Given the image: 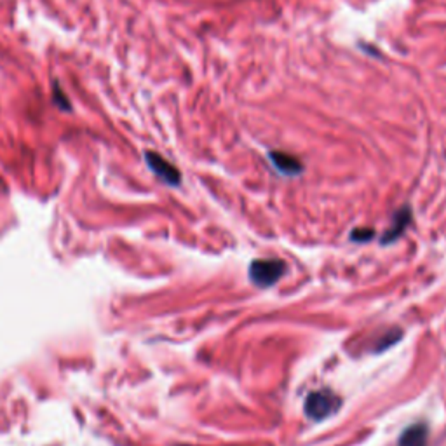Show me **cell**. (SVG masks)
<instances>
[{
	"instance_id": "1",
	"label": "cell",
	"mask_w": 446,
	"mask_h": 446,
	"mask_svg": "<svg viewBox=\"0 0 446 446\" xmlns=\"http://www.w3.org/2000/svg\"><path fill=\"white\" fill-rule=\"evenodd\" d=\"M342 406V399L339 396L331 392V390H316L310 392L305 399V415L309 416L310 421H324L328 416H331L333 413L339 412V408Z\"/></svg>"
},
{
	"instance_id": "2",
	"label": "cell",
	"mask_w": 446,
	"mask_h": 446,
	"mask_svg": "<svg viewBox=\"0 0 446 446\" xmlns=\"http://www.w3.org/2000/svg\"><path fill=\"white\" fill-rule=\"evenodd\" d=\"M284 264L281 260H255L249 267V279L258 288H270L284 274Z\"/></svg>"
},
{
	"instance_id": "3",
	"label": "cell",
	"mask_w": 446,
	"mask_h": 446,
	"mask_svg": "<svg viewBox=\"0 0 446 446\" xmlns=\"http://www.w3.org/2000/svg\"><path fill=\"white\" fill-rule=\"evenodd\" d=\"M145 160L157 178H160L164 183H167V185H173V187L180 185L182 175H180L178 169H176V167L173 166L169 160H166L162 156H159L157 152H147Z\"/></svg>"
},
{
	"instance_id": "4",
	"label": "cell",
	"mask_w": 446,
	"mask_h": 446,
	"mask_svg": "<svg viewBox=\"0 0 446 446\" xmlns=\"http://www.w3.org/2000/svg\"><path fill=\"white\" fill-rule=\"evenodd\" d=\"M268 157H270V160H272V164L275 166V169L286 176L300 175L301 169H304L300 160L286 152H270V156Z\"/></svg>"
},
{
	"instance_id": "5",
	"label": "cell",
	"mask_w": 446,
	"mask_h": 446,
	"mask_svg": "<svg viewBox=\"0 0 446 446\" xmlns=\"http://www.w3.org/2000/svg\"><path fill=\"white\" fill-rule=\"evenodd\" d=\"M429 431L424 424L410 425L399 438L398 446H427Z\"/></svg>"
},
{
	"instance_id": "6",
	"label": "cell",
	"mask_w": 446,
	"mask_h": 446,
	"mask_svg": "<svg viewBox=\"0 0 446 446\" xmlns=\"http://www.w3.org/2000/svg\"><path fill=\"white\" fill-rule=\"evenodd\" d=\"M410 216H412V215H410V209L403 208L401 211H399L398 215H396L394 223H392V227L389 229V232H387L385 237H383L382 241L383 242H390V241H394V239L398 237V235H401L403 229H405L406 225L410 223Z\"/></svg>"
},
{
	"instance_id": "7",
	"label": "cell",
	"mask_w": 446,
	"mask_h": 446,
	"mask_svg": "<svg viewBox=\"0 0 446 446\" xmlns=\"http://www.w3.org/2000/svg\"><path fill=\"white\" fill-rule=\"evenodd\" d=\"M52 93H54V103L61 108V110H70V103L65 100V94L61 93L60 86H58V82H54V86H52Z\"/></svg>"
},
{
	"instance_id": "8",
	"label": "cell",
	"mask_w": 446,
	"mask_h": 446,
	"mask_svg": "<svg viewBox=\"0 0 446 446\" xmlns=\"http://www.w3.org/2000/svg\"><path fill=\"white\" fill-rule=\"evenodd\" d=\"M373 237V232L372 231H356L352 232V239H356V241H366V239H372Z\"/></svg>"
}]
</instances>
